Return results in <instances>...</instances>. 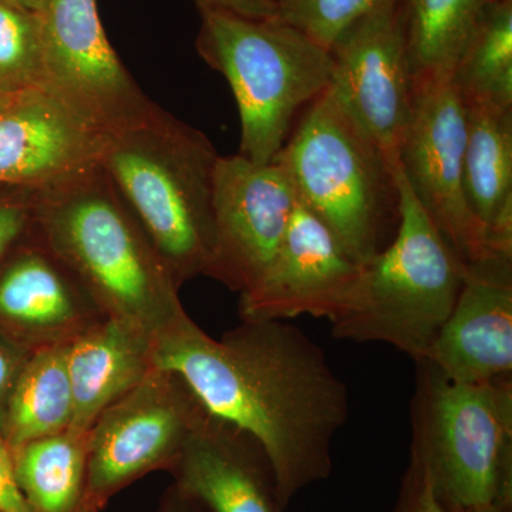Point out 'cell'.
<instances>
[{
	"mask_svg": "<svg viewBox=\"0 0 512 512\" xmlns=\"http://www.w3.org/2000/svg\"><path fill=\"white\" fill-rule=\"evenodd\" d=\"M154 366L153 336L123 320L101 319L77 336L67 349L73 429L90 430L97 417L134 389Z\"/></svg>",
	"mask_w": 512,
	"mask_h": 512,
	"instance_id": "ac0fdd59",
	"label": "cell"
},
{
	"mask_svg": "<svg viewBox=\"0 0 512 512\" xmlns=\"http://www.w3.org/2000/svg\"><path fill=\"white\" fill-rule=\"evenodd\" d=\"M104 318L36 225L0 258V333L25 352L70 343Z\"/></svg>",
	"mask_w": 512,
	"mask_h": 512,
	"instance_id": "5bb4252c",
	"label": "cell"
},
{
	"mask_svg": "<svg viewBox=\"0 0 512 512\" xmlns=\"http://www.w3.org/2000/svg\"><path fill=\"white\" fill-rule=\"evenodd\" d=\"M450 83L467 106L512 109V0L487 2Z\"/></svg>",
	"mask_w": 512,
	"mask_h": 512,
	"instance_id": "603a6c76",
	"label": "cell"
},
{
	"mask_svg": "<svg viewBox=\"0 0 512 512\" xmlns=\"http://www.w3.org/2000/svg\"><path fill=\"white\" fill-rule=\"evenodd\" d=\"M36 191L0 188V258L35 228Z\"/></svg>",
	"mask_w": 512,
	"mask_h": 512,
	"instance_id": "484cf974",
	"label": "cell"
},
{
	"mask_svg": "<svg viewBox=\"0 0 512 512\" xmlns=\"http://www.w3.org/2000/svg\"><path fill=\"white\" fill-rule=\"evenodd\" d=\"M208 416L181 375L154 366L90 427L82 512H101L134 481L170 470Z\"/></svg>",
	"mask_w": 512,
	"mask_h": 512,
	"instance_id": "ba28073f",
	"label": "cell"
},
{
	"mask_svg": "<svg viewBox=\"0 0 512 512\" xmlns=\"http://www.w3.org/2000/svg\"><path fill=\"white\" fill-rule=\"evenodd\" d=\"M363 265L298 201L271 265L255 286L241 293V318L289 320L309 315L332 325L355 301Z\"/></svg>",
	"mask_w": 512,
	"mask_h": 512,
	"instance_id": "4fadbf2b",
	"label": "cell"
},
{
	"mask_svg": "<svg viewBox=\"0 0 512 512\" xmlns=\"http://www.w3.org/2000/svg\"><path fill=\"white\" fill-rule=\"evenodd\" d=\"M383 2L384 0H276L274 18L301 30L329 50L349 26Z\"/></svg>",
	"mask_w": 512,
	"mask_h": 512,
	"instance_id": "d4e9b609",
	"label": "cell"
},
{
	"mask_svg": "<svg viewBox=\"0 0 512 512\" xmlns=\"http://www.w3.org/2000/svg\"><path fill=\"white\" fill-rule=\"evenodd\" d=\"M218 158L210 138L160 107L104 141L101 168L178 288L210 269Z\"/></svg>",
	"mask_w": 512,
	"mask_h": 512,
	"instance_id": "3957f363",
	"label": "cell"
},
{
	"mask_svg": "<svg viewBox=\"0 0 512 512\" xmlns=\"http://www.w3.org/2000/svg\"><path fill=\"white\" fill-rule=\"evenodd\" d=\"M42 36V89L86 126L114 136L158 110L114 52L97 0H43L37 10Z\"/></svg>",
	"mask_w": 512,
	"mask_h": 512,
	"instance_id": "9c48e42d",
	"label": "cell"
},
{
	"mask_svg": "<svg viewBox=\"0 0 512 512\" xmlns=\"http://www.w3.org/2000/svg\"><path fill=\"white\" fill-rule=\"evenodd\" d=\"M12 97L13 96H9V94L0 93V110H2L10 100H12Z\"/></svg>",
	"mask_w": 512,
	"mask_h": 512,
	"instance_id": "d6a6232c",
	"label": "cell"
},
{
	"mask_svg": "<svg viewBox=\"0 0 512 512\" xmlns=\"http://www.w3.org/2000/svg\"><path fill=\"white\" fill-rule=\"evenodd\" d=\"M89 430L70 429L13 448L20 490L33 512H82Z\"/></svg>",
	"mask_w": 512,
	"mask_h": 512,
	"instance_id": "44dd1931",
	"label": "cell"
},
{
	"mask_svg": "<svg viewBox=\"0 0 512 512\" xmlns=\"http://www.w3.org/2000/svg\"><path fill=\"white\" fill-rule=\"evenodd\" d=\"M487 0H399L417 84L450 80Z\"/></svg>",
	"mask_w": 512,
	"mask_h": 512,
	"instance_id": "7402d4cb",
	"label": "cell"
},
{
	"mask_svg": "<svg viewBox=\"0 0 512 512\" xmlns=\"http://www.w3.org/2000/svg\"><path fill=\"white\" fill-rule=\"evenodd\" d=\"M463 187L488 251L512 255V109L467 106Z\"/></svg>",
	"mask_w": 512,
	"mask_h": 512,
	"instance_id": "d6986e66",
	"label": "cell"
},
{
	"mask_svg": "<svg viewBox=\"0 0 512 512\" xmlns=\"http://www.w3.org/2000/svg\"><path fill=\"white\" fill-rule=\"evenodd\" d=\"M198 53L227 79L241 119L242 157L269 164L281 153L302 111L328 90L332 56L278 19L202 10Z\"/></svg>",
	"mask_w": 512,
	"mask_h": 512,
	"instance_id": "5b68a950",
	"label": "cell"
},
{
	"mask_svg": "<svg viewBox=\"0 0 512 512\" xmlns=\"http://www.w3.org/2000/svg\"><path fill=\"white\" fill-rule=\"evenodd\" d=\"M426 360L457 383L512 379V255L467 262L456 305Z\"/></svg>",
	"mask_w": 512,
	"mask_h": 512,
	"instance_id": "9a60e30c",
	"label": "cell"
},
{
	"mask_svg": "<svg viewBox=\"0 0 512 512\" xmlns=\"http://www.w3.org/2000/svg\"><path fill=\"white\" fill-rule=\"evenodd\" d=\"M0 512H33L20 490L12 451L0 436Z\"/></svg>",
	"mask_w": 512,
	"mask_h": 512,
	"instance_id": "83f0119b",
	"label": "cell"
},
{
	"mask_svg": "<svg viewBox=\"0 0 512 512\" xmlns=\"http://www.w3.org/2000/svg\"><path fill=\"white\" fill-rule=\"evenodd\" d=\"M392 244L363 265L355 301L332 323L336 339L386 343L423 362L456 305L467 264L450 247L404 180Z\"/></svg>",
	"mask_w": 512,
	"mask_h": 512,
	"instance_id": "52a82bcc",
	"label": "cell"
},
{
	"mask_svg": "<svg viewBox=\"0 0 512 512\" xmlns=\"http://www.w3.org/2000/svg\"><path fill=\"white\" fill-rule=\"evenodd\" d=\"M67 349L69 343L35 350L23 363L0 424V436L10 450L73 426Z\"/></svg>",
	"mask_w": 512,
	"mask_h": 512,
	"instance_id": "ffe728a7",
	"label": "cell"
},
{
	"mask_svg": "<svg viewBox=\"0 0 512 512\" xmlns=\"http://www.w3.org/2000/svg\"><path fill=\"white\" fill-rule=\"evenodd\" d=\"M208 512H284L275 474L258 441L208 416L167 471Z\"/></svg>",
	"mask_w": 512,
	"mask_h": 512,
	"instance_id": "e0dca14e",
	"label": "cell"
},
{
	"mask_svg": "<svg viewBox=\"0 0 512 512\" xmlns=\"http://www.w3.org/2000/svg\"><path fill=\"white\" fill-rule=\"evenodd\" d=\"M329 92L393 163L412 116L414 76L399 0H384L329 49Z\"/></svg>",
	"mask_w": 512,
	"mask_h": 512,
	"instance_id": "30bf717a",
	"label": "cell"
},
{
	"mask_svg": "<svg viewBox=\"0 0 512 512\" xmlns=\"http://www.w3.org/2000/svg\"><path fill=\"white\" fill-rule=\"evenodd\" d=\"M416 365L410 461L450 511L512 507V379L457 383Z\"/></svg>",
	"mask_w": 512,
	"mask_h": 512,
	"instance_id": "8992f818",
	"label": "cell"
},
{
	"mask_svg": "<svg viewBox=\"0 0 512 512\" xmlns=\"http://www.w3.org/2000/svg\"><path fill=\"white\" fill-rule=\"evenodd\" d=\"M106 137L42 87L0 110V187L40 188L100 163Z\"/></svg>",
	"mask_w": 512,
	"mask_h": 512,
	"instance_id": "2e32d148",
	"label": "cell"
},
{
	"mask_svg": "<svg viewBox=\"0 0 512 512\" xmlns=\"http://www.w3.org/2000/svg\"><path fill=\"white\" fill-rule=\"evenodd\" d=\"M487 2H503V0H487Z\"/></svg>",
	"mask_w": 512,
	"mask_h": 512,
	"instance_id": "e575fe53",
	"label": "cell"
},
{
	"mask_svg": "<svg viewBox=\"0 0 512 512\" xmlns=\"http://www.w3.org/2000/svg\"><path fill=\"white\" fill-rule=\"evenodd\" d=\"M303 207L357 261L392 244L400 224L396 163L349 119L325 90L302 111L275 158Z\"/></svg>",
	"mask_w": 512,
	"mask_h": 512,
	"instance_id": "277c9868",
	"label": "cell"
},
{
	"mask_svg": "<svg viewBox=\"0 0 512 512\" xmlns=\"http://www.w3.org/2000/svg\"><path fill=\"white\" fill-rule=\"evenodd\" d=\"M28 356V352L20 349L0 333V424H2L3 414H5L10 390H12L16 377Z\"/></svg>",
	"mask_w": 512,
	"mask_h": 512,
	"instance_id": "f1b7e54d",
	"label": "cell"
},
{
	"mask_svg": "<svg viewBox=\"0 0 512 512\" xmlns=\"http://www.w3.org/2000/svg\"><path fill=\"white\" fill-rule=\"evenodd\" d=\"M474 512H512V507H504V508H488V510H480Z\"/></svg>",
	"mask_w": 512,
	"mask_h": 512,
	"instance_id": "836d02e7",
	"label": "cell"
},
{
	"mask_svg": "<svg viewBox=\"0 0 512 512\" xmlns=\"http://www.w3.org/2000/svg\"><path fill=\"white\" fill-rule=\"evenodd\" d=\"M393 512H453L441 503L434 493L433 484L423 468L410 461L404 476L399 503Z\"/></svg>",
	"mask_w": 512,
	"mask_h": 512,
	"instance_id": "4316f807",
	"label": "cell"
},
{
	"mask_svg": "<svg viewBox=\"0 0 512 512\" xmlns=\"http://www.w3.org/2000/svg\"><path fill=\"white\" fill-rule=\"evenodd\" d=\"M156 512H208L198 501L181 493L175 485L167 488Z\"/></svg>",
	"mask_w": 512,
	"mask_h": 512,
	"instance_id": "4dcf8cb0",
	"label": "cell"
},
{
	"mask_svg": "<svg viewBox=\"0 0 512 512\" xmlns=\"http://www.w3.org/2000/svg\"><path fill=\"white\" fill-rule=\"evenodd\" d=\"M296 204L295 187L278 161L256 164L241 154L220 156L208 278L239 295L255 286L281 247Z\"/></svg>",
	"mask_w": 512,
	"mask_h": 512,
	"instance_id": "7c38bea8",
	"label": "cell"
},
{
	"mask_svg": "<svg viewBox=\"0 0 512 512\" xmlns=\"http://www.w3.org/2000/svg\"><path fill=\"white\" fill-rule=\"evenodd\" d=\"M36 227L106 318L156 340L187 313L180 288L100 163L37 190Z\"/></svg>",
	"mask_w": 512,
	"mask_h": 512,
	"instance_id": "7a4b0ae2",
	"label": "cell"
},
{
	"mask_svg": "<svg viewBox=\"0 0 512 512\" xmlns=\"http://www.w3.org/2000/svg\"><path fill=\"white\" fill-rule=\"evenodd\" d=\"M397 163L421 208L464 262L488 251L463 187L467 107L450 80L417 84Z\"/></svg>",
	"mask_w": 512,
	"mask_h": 512,
	"instance_id": "8fae6325",
	"label": "cell"
},
{
	"mask_svg": "<svg viewBox=\"0 0 512 512\" xmlns=\"http://www.w3.org/2000/svg\"><path fill=\"white\" fill-rule=\"evenodd\" d=\"M42 36L37 12L0 0V93L42 87Z\"/></svg>",
	"mask_w": 512,
	"mask_h": 512,
	"instance_id": "cb8c5ba5",
	"label": "cell"
},
{
	"mask_svg": "<svg viewBox=\"0 0 512 512\" xmlns=\"http://www.w3.org/2000/svg\"><path fill=\"white\" fill-rule=\"evenodd\" d=\"M154 363L181 375L211 416L258 441L284 510L332 473L333 440L349 419V389L298 326L242 320L214 339L184 313L154 340Z\"/></svg>",
	"mask_w": 512,
	"mask_h": 512,
	"instance_id": "6da1fadb",
	"label": "cell"
},
{
	"mask_svg": "<svg viewBox=\"0 0 512 512\" xmlns=\"http://www.w3.org/2000/svg\"><path fill=\"white\" fill-rule=\"evenodd\" d=\"M198 10H225L252 19L274 18L276 0H194Z\"/></svg>",
	"mask_w": 512,
	"mask_h": 512,
	"instance_id": "f546056e",
	"label": "cell"
},
{
	"mask_svg": "<svg viewBox=\"0 0 512 512\" xmlns=\"http://www.w3.org/2000/svg\"><path fill=\"white\" fill-rule=\"evenodd\" d=\"M2 2L19 6V8L30 10V12H37L42 6L43 0H2Z\"/></svg>",
	"mask_w": 512,
	"mask_h": 512,
	"instance_id": "1f68e13d",
	"label": "cell"
}]
</instances>
